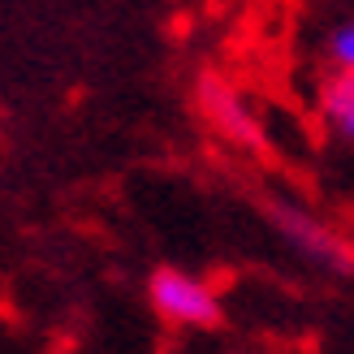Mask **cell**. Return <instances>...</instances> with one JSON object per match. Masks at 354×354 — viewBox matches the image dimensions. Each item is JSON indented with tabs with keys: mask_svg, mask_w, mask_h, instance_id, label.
<instances>
[{
	"mask_svg": "<svg viewBox=\"0 0 354 354\" xmlns=\"http://www.w3.org/2000/svg\"><path fill=\"white\" fill-rule=\"evenodd\" d=\"M272 221H277V229H281V234H286L303 255L328 263V268H342V272L354 268V251H350L337 234H333L328 225L311 221L307 212H298V207H272Z\"/></svg>",
	"mask_w": 354,
	"mask_h": 354,
	"instance_id": "7a4b0ae2",
	"label": "cell"
},
{
	"mask_svg": "<svg viewBox=\"0 0 354 354\" xmlns=\"http://www.w3.org/2000/svg\"><path fill=\"white\" fill-rule=\"evenodd\" d=\"M147 298L169 324H182V328H221L225 324V307H221L216 290L182 268H156L147 281Z\"/></svg>",
	"mask_w": 354,
	"mask_h": 354,
	"instance_id": "6da1fadb",
	"label": "cell"
},
{
	"mask_svg": "<svg viewBox=\"0 0 354 354\" xmlns=\"http://www.w3.org/2000/svg\"><path fill=\"white\" fill-rule=\"evenodd\" d=\"M320 113L342 138L354 143V74L333 69V74L320 82Z\"/></svg>",
	"mask_w": 354,
	"mask_h": 354,
	"instance_id": "277c9868",
	"label": "cell"
},
{
	"mask_svg": "<svg viewBox=\"0 0 354 354\" xmlns=\"http://www.w3.org/2000/svg\"><path fill=\"white\" fill-rule=\"evenodd\" d=\"M199 100H203L212 126H216L221 134L238 138V143H255V121H251V113H246L242 95H238L225 78L203 74V82H199Z\"/></svg>",
	"mask_w": 354,
	"mask_h": 354,
	"instance_id": "3957f363",
	"label": "cell"
},
{
	"mask_svg": "<svg viewBox=\"0 0 354 354\" xmlns=\"http://www.w3.org/2000/svg\"><path fill=\"white\" fill-rule=\"evenodd\" d=\"M328 61L342 74H354V22H342L328 35Z\"/></svg>",
	"mask_w": 354,
	"mask_h": 354,
	"instance_id": "5b68a950",
	"label": "cell"
}]
</instances>
